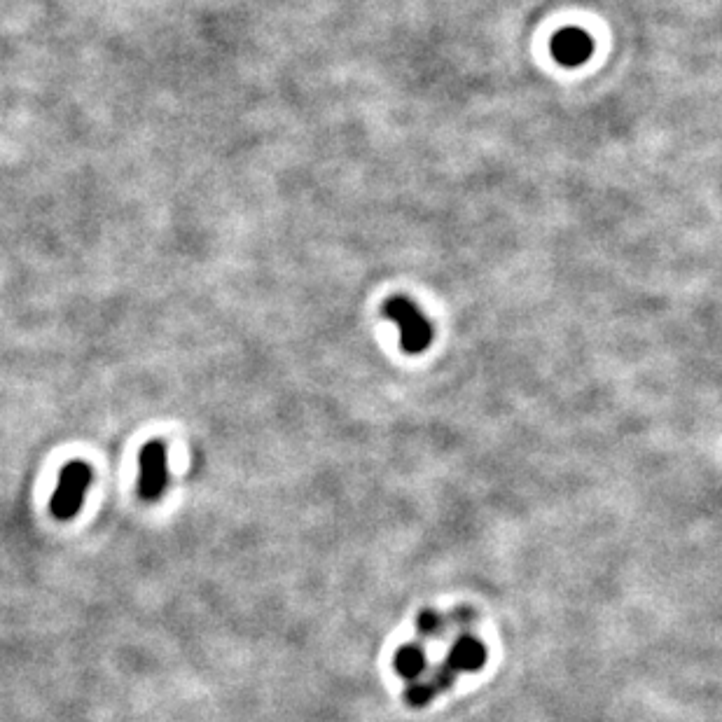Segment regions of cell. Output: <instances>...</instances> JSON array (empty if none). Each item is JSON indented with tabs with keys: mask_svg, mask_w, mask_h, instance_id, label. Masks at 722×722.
<instances>
[{
	"mask_svg": "<svg viewBox=\"0 0 722 722\" xmlns=\"http://www.w3.org/2000/svg\"><path fill=\"white\" fill-rule=\"evenodd\" d=\"M384 314L386 318H391L393 323H398L400 344L407 353H421L433 342V325H430L428 318L421 314V309L416 307L412 300H407V297H391V300L384 304Z\"/></svg>",
	"mask_w": 722,
	"mask_h": 722,
	"instance_id": "obj_1",
	"label": "cell"
},
{
	"mask_svg": "<svg viewBox=\"0 0 722 722\" xmlns=\"http://www.w3.org/2000/svg\"><path fill=\"white\" fill-rule=\"evenodd\" d=\"M594 43L589 38L587 31L582 29H561L557 36L552 38V54L554 59L559 61L561 66L566 68H575L582 66L585 61L592 57Z\"/></svg>",
	"mask_w": 722,
	"mask_h": 722,
	"instance_id": "obj_4",
	"label": "cell"
},
{
	"mask_svg": "<svg viewBox=\"0 0 722 722\" xmlns=\"http://www.w3.org/2000/svg\"><path fill=\"white\" fill-rule=\"evenodd\" d=\"M166 482H169V456H166V444L152 440L141 449L138 456V494L145 501H155L164 494Z\"/></svg>",
	"mask_w": 722,
	"mask_h": 722,
	"instance_id": "obj_3",
	"label": "cell"
},
{
	"mask_svg": "<svg viewBox=\"0 0 722 722\" xmlns=\"http://www.w3.org/2000/svg\"><path fill=\"white\" fill-rule=\"evenodd\" d=\"M92 482V468L85 461H71L61 470L57 491H54L50 510L57 519H71L78 515L82 498Z\"/></svg>",
	"mask_w": 722,
	"mask_h": 722,
	"instance_id": "obj_2",
	"label": "cell"
}]
</instances>
